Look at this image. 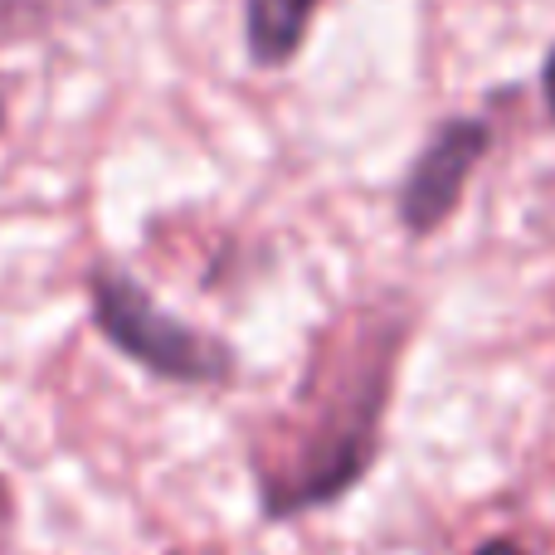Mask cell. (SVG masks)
Masks as SVG:
<instances>
[{
	"label": "cell",
	"mask_w": 555,
	"mask_h": 555,
	"mask_svg": "<svg viewBox=\"0 0 555 555\" xmlns=\"http://www.w3.org/2000/svg\"><path fill=\"white\" fill-rule=\"evenodd\" d=\"M322 0H244V59L259 74H278L302 54Z\"/></svg>",
	"instance_id": "cell-4"
},
{
	"label": "cell",
	"mask_w": 555,
	"mask_h": 555,
	"mask_svg": "<svg viewBox=\"0 0 555 555\" xmlns=\"http://www.w3.org/2000/svg\"><path fill=\"white\" fill-rule=\"evenodd\" d=\"M404 326L390 312L356 326L346 341L341 375L332 380V365L312 361L297 404L312 410L307 429L297 434L293 453L273 468H259V507L269 521H293L302 512L332 507L371 473L380 453L385 410L395 390V361H400Z\"/></svg>",
	"instance_id": "cell-1"
},
{
	"label": "cell",
	"mask_w": 555,
	"mask_h": 555,
	"mask_svg": "<svg viewBox=\"0 0 555 555\" xmlns=\"http://www.w3.org/2000/svg\"><path fill=\"white\" fill-rule=\"evenodd\" d=\"M78 0H0V49L44 39L64 20H74Z\"/></svg>",
	"instance_id": "cell-5"
},
{
	"label": "cell",
	"mask_w": 555,
	"mask_h": 555,
	"mask_svg": "<svg viewBox=\"0 0 555 555\" xmlns=\"http://www.w3.org/2000/svg\"><path fill=\"white\" fill-rule=\"evenodd\" d=\"M498 127L482 113H459L443 117L429 137L420 142L414 162L404 166L400 185H395V220H400L404 240L424 244L459 215L468 181L482 171V162L492 156Z\"/></svg>",
	"instance_id": "cell-3"
},
{
	"label": "cell",
	"mask_w": 555,
	"mask_h": 555,
	"mask_svg": "<svg viewBox=\"0 0 555 555\" xmlns=\"http://www.w3.org/2000/svg\"><path fill=\"white\" fill-rule=\"evenodd\" d=\"M88 307H93V326L103 332V341L156 380L224 390L240 375V356L224 336L201 332L166 312L122 263H98L88 273Z\"/></svg>",
	"instance_id": "cell-2"
},
{
	"label": "cell",
	"mask_w": 555,
	"mask_h": 555,
	"mask_svg": "<svg viewBox=\"0 0 555 555\" xmlns=\"http://www.w3.org/2000/svg\"><path fill=\"white\" fill-rule=\"evenodd\" d=\"M0 127H5V98H0Z\"/></svg>",
	"instance_id": "cell-9"
},
{
	"label": "cell",
	"mask_w": 555,
	"mask_h": 555,
	"mask_svg": "<svg viewBox=\"0 0 555 555\" xmlns=\"http://www.w3.org/2000/svg\"><path fill=\"white\" fill-rule=\"evenodd\" d=\"M468 555H527V546L512 541V537H488V541H478Z\"/></svg>",
	"instance_id": "cell-8"
},
{
	"label": "cell",
	"mask_w": 555,
	"mask_h": 555,
	"mask_svg": "<svg viewBox=\"0 0 555 555\" xmlns=\"http://www.w3.org/2000/svg\"><path fill=\"white\" fill-rule=\"evenodd\" d=\"M541 107H546V117L555 122V44L541 54Z\"/></svg>",
	"instance_id": "cell-7"
},
{
	"label": "cell",
	"mask_w": 555,
	"mask_h": 555,
	"mask_svg": "<svg viewBox=\"0 0 555 555\" xmlns=\"http://www.w3.org/2000/svg\"><path fill=\"white\" fill-rule=\"evenodd\" d=\"M10 531H15V492H10V478H0V555L10 546Z\"/></svg>",
	"instance_id": "cell-6"
}]
</instances>
